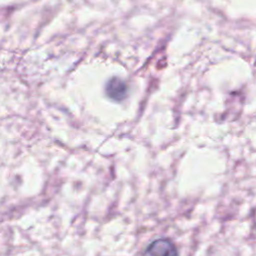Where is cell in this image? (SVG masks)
I'll use <instances>...</instances> for the list:
<instances>
[{
	"label": "cell",
	"instance_id": "1",
	"mask_svg": "<svg viewBox=\"0 0 256 256\" xmlns=\"http://www.w3.org/2000/svg\"><path fill=\"white\" fill-rule=\"evenodd\" d=\"M143 256H178V252L170 240L157 239L146 248Z\"/></svg>",
	"mask_w": 256,
	"mask_h": 256
},
{
	"label": "cell",
	"instance_id": "2",
	"mask_svg": "<svg viewBox=\"0 0 256 256\" xmlns=\"http://www.w3.org/2000/svg\"><path fill=\"white\" fill-rule=\"evenodd\" d=\"M106 90L108 95L116 100L123 99L127 93L126 84L117 78H113L108 82Z\"/></svg>",
	"mask_w": 256,
	"mask_h": 256
}]
</instances>
